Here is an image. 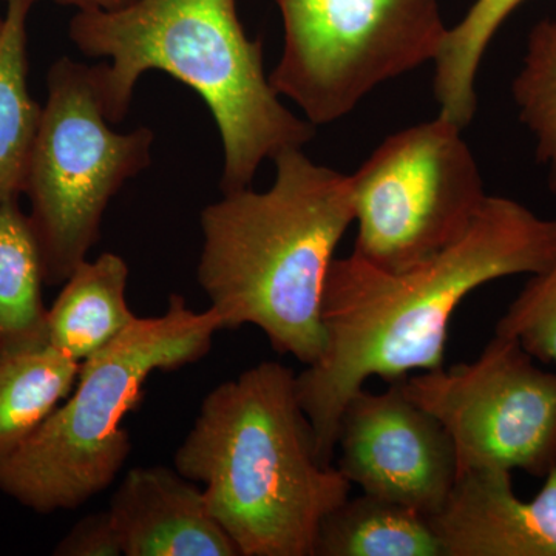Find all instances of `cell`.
Wrapping results in <instances>:
<instances>
[{
  "mask_svg": "<svg viewBox=\"0 0 556 556\" xmlns=\"http://www.w3.org/2000/svg\"><path fill=\"white\" fill-rule=\"evenodd\" d=\"M556 255V218L489 195L466 236L415 268L390 273L351 252L334 258L321 303L325 348L295 376V391L331 467L340 416L368 379L387 382L444 367L450 320L490 281L533 276Z\"/></svg>",
  "mask_w": 556,
  "mask_h": 556,
  "instance_id": "6da1fadb",
  "label": "cell"
},
{
  "mask_svg": "<svg viewBox=\"0 0 556 556\" xmlns=\"http://www.w3.org/2000/svg\"><path fill=\"white\" fill-rule=\"evenodd\" d=\"M70 38L86 56L110 60L94 70L112 124L126 118L150 70L200 94L222 138L223 193L252 188L266 160L316 137V126L274 90L262 39L244 31L237 0H137L116 11H78Z\"/></svg>",
  "mask_w": 556,
  "mask_h": 556,
  "instance_id": "7a4b0ae2",
  "label": "cell"
},
{
  "mask_svg": "<svg viewBox=\"0 0 556 556\" xmlns=\"http://www.w3.org/2000/svg\"><path fill=\"white\" fill-rule=\"evenodd\" d=\"M265 192L223 193L201 212L197 269L223 329H262L278 354L308 365L325 348L321 303L336 249L354 223L350 175L303 149L273 160Z\"/></svg>",
  "mask_w": 556,
  "mask_h": 556,
  "instance_id": "3957f363",
  "label": "cell"
},
{
  "mask_svg": "<svg viewBox=\"0 0 556 556\" xmlns=\"http://www.w3.org/2000/svg\"><path fill=\"white\" fill-rule=\"evenodd\" d=\"M175 470L201 485L240 556H313L318 527L353 486L318 459L295 375L278 362L207 394Z\"/></svg>",
  "mask_w": 556,
  "mask_h": 556,
  "instance_id": "277c9868",
  "label": "cell"
},
{
  "mask_svg": "<svg viewBox=\"0 0 556 556\" xmlns=\"http://www.w3.org/2000/svg\"><path fill=\"white\" fill-rule=\"evenodd\" d=\"M222 331L214 309L170 295L166 313L139 318L80 364L75 388L16 452L0 460V492L40 515L73 510L104 492L130 455L124 417L152 372L199 362Z\"/></svg>",
  "mask_w": 556,
  "mask_h": 556,
  "instance_id": "5b68a950",
  "label": "cell"
},
{
  "mask_svg": "<svg viewBox=\"0 0 556 556\" xmlns=\"http://www.w3.org/2000/svg\"><path fill=\"white\" fill-rule=\"evenodd\" d=\"M33 146L24 193L42 257L43 280L64 285L100 240L110 200L150 166L153 131L110 127L97 70L62 58Z\"/></svg>",
  "mask_w": 556,
  "mask_h": 556,
  "instance_id": "8992f818",
  "label": "cell"
},
{
  "mask_svg": "<svg viewBox=\"0 0 556 556\" xmlns=\"http://www.w3.org/2000/svg\"><path fill=\"white\" fill-rule=\"evenodd\" d=\"M283 49L269 80L313 126L353 113L390 80L433 64L448 27L439 0H274Z\"/></svg>",
  "mask_w": 556,
  "mask_h": 556,
  "instance_id": "52a82bcc",
  "label": "cell"
},
{
  "mask_svg": "<svg viewBox=\"0 0 556 556\" xmlns=\"http://www.w3.org/2000/svg\"><path fill=\"white\" fill-rule=\"evenodd\" d=\"M463 130L442 115L399 130L350 175L353 254L402 273L466 236L489 193Z\"/></svg>",
  "mask_w": 556,
  "mask_h": 556,
  "instance_id": "ba28073f",
  "label": "cell"
},
{
  "mask_svg": "<svg viewBox=\"0 0 556 556\" xmlns=\"http://www.w3.org/2000/svg\"><path fill=\"white\" fill-rule=\"evenodd\" d=\"M402 386L448 431L457 475L504 468L544 479L556 467V372L538 367L517 340L495 334L477 361Z\"/></svg>",
  "mask_w": 556,
  "mask_h": 556,
  "instance_id": "9c48e42d",
  "label": "cell"
},
{
  "mask_svg": "<svg viewBox=\"0 0 556 556\" xmlns=\"http://www.w3.org/2000/svg\"><path fill=\"white\" fill-rule=\"evenodd\" d=\"M339 471L362 493L430 518L457 479L455 445L437 416L408 396L402 379L383 393L358 390L340 416Z\"/></svg>",
  "mask_w": 556,
  "mask_h": 556,
  "instance_id": "30bf717a",
  "label": "cell"
},
{
  "mask_svg": "<svg viewBox=\"0 0 556 556\" xmlns=\"http://www.w3.org/2000/svg\"><path fill=\"white\" fill-rule=\"evenodd\" d=\"M430 525L444 556H556V467L529 501L510 470L460 471Z\"/></svg>",
  "mask_w": 556,
  "mask_h": 556,
  "instance_id": "8fae6325",
  "label": "cell"
},
{
  "mask_svg": "<svg viewBox=\"0 0 556 556\" xmlns=\"http://www.w3.org/2000/svg\"><path fill=\"white\" fill-rule=\"evenodd\" d=\"M109 514L126 556H240L203 489L177 470L131 468Z\"/></svg>",
  "mask_w": 556,
  "mask_h": 556,
  "instance_id": "7c38bea8",
  "label": "cell"
},
{
  "mask_svg": "<svg viewBox=\"0 0 556 556\" xmlns=\"http://www.w3.org/2000/svg\"><path fill=\"white\" fill-rule=\"evenodd\" d=\"M127 263L112 252L80 263L47 311V343L83 364L115 342L137 320L127 305Z\"/></svg>",
  "mask_w": 556,
  "mask_h": 556,
  "instance_id": "4fadbf2b",
  "label": "cell"
},
{
  "mask_svg": "<svg viewBox=\"0 0 556 556\" xmlns=\"http://www.w3.org/2000/svg\"><path fill=\"white\" fill-rule=\"evenodd\" d=\"M313 556H444L430 518L413 508L362 493L329 511Z\"/></svg>",
  "mask_w": 556,
  "mask_h": 556,
  "instance_id": "5bb4252c",
  "label": "cell"
},
{
  "mask_svg": "<svg viewBox=\"0 0 556 556\" xmlns=\"http://www.w3.org/2000/svg\"><path fill=\"white\" fill-rule=\"evenodd\" d=\"M0 31V204L20 200L42 109L27 87V17L35 0H5Z\"/></svg>",
  "mask_w": 556,
  "mask_h": 556,
  "instance_id": "9a60e30c",
  "label": "cell"
},
{
  "mask_svg": "<svg viewBox=\"0 0 556 556\" xmlns=\"http://www.w3.org/2000/svg\"><path fill=\"white\" fill-rule=\"evenodd\" d=\"M79 369V362L49 343L0 356V460L68 397Z\"/></svg>",
  "mask_w": 556,
  "mask_h": 556,
  "instance_id": "2e32d148",
  "label": "cell"
},
{
  "mask_svg": "<svg viewBox=\"0 0 556 556\" xmlns=\"http://www.w3.org/2000/svg\"><path fill=\"white\" fill-rule=\"evenodd\" d=\"M43 266L30 218L17 200L0 204V356L46 345Z\"/></svg>",
  "mask_w": 556,
  "mask_h": 556,
  "instance_id": "e0dca14e",
  "label": "cell"
},
{
  "mask_svg": "<svg viewBox=\"0 0 556 556\" xmlns=\"http://www.w3.org/2000/svg\"><path fill=\"white\" fill-rule=\"evenodd\" d=\"M526 0H475L463 20L448 27L433 62V94L439 115L466 129L478 108L477 78L486 49L504 22Z\"/></svg>",
  "mask_w": 556,
  "mask_h": 556,
  "instance_id": "ac0fdd59",
  "label": "cell"
},
{
  "mask_svg": "<svg viewBox=\"0 0 556 556\" xmlns=\"http://www.w3.org/2000/svg\"><path fill=\"white\" fill-rule=\"evenodd\" d=\"M519 121L535 139L538 163L546 167L556 192V16L538 22L511 83Z\"/></svg>",
  "mask_w": 556,
  "mask_h": 556,
  "instance_id": "d6986e66",
  "label": "cell"
},
{
  "mask_svg": "<svg viewBox=\"0 0 556 556\" xmlns=\"http://www.w3.org/2000/svg\"><path fill=\"white\" fill-rule=\"evenodd\" d=\"M495 334L517 340L535 361L556 365V255L546 269L530 276Z\"/></svg>",
  "mask_w": 556,
  "mask_h": 556,
  "instance_id": "ffe728a7",
  "label": "cell"
},
{
  "mask_svg": "<svg viewBox=\"0 0 556 556\" xmlns=\"http://www.w3.org/2000/svg\"><path fill=\"white\" fill-rule=\"evenodd\" d=\"M61 556H119L123 555L118 533L109 510L80 519L54 548Z\"/></svg>",
  "mask_w": 556,
  "mask_h": 556,
  "instance_id": "44dd1931",
  "label": "cell"
},
{
  "mask_svg": "<svg viewBox=\"0 0 556 556\" xmlns=\"http://www.w3.org/2000/svg\"><path fill=\"white\" fill-rule=\"evenodd\" d=\"M39 0H35V3ZM58 5L75 7L78 11H116L126 9L137 0H51Z\"/></svg>",
  "mask_w": 556,
  "mask_h": 556,
  "instance_id": "7402d4cb",
  "label": "cell"
},
{
  "mask_svg": "<svg viewBox=\"0 0 556 556\" xmlns=\"http://www.w3.org/2000/svg\"><path fill=\"white\" fill-rule=\"evenodd\" d=\"M3 20H0V31H2Z\"/></svg>",
  "mask_w": 556,
  "mask_h": 556,
  "instance_id": "603a6c76",
  "label": "cell"
}]
</instances>
